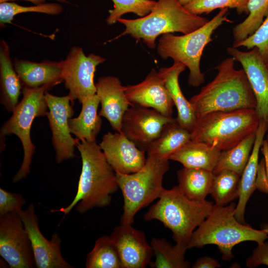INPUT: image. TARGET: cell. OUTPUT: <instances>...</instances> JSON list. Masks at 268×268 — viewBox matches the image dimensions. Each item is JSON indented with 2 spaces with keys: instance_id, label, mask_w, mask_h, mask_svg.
<instances>
[{
  "instance_id": "cell-1",
  "label": "cell",
  "mask_w": 268,
  "mask_h": 268,
  "mask_svg": "<svg viewBox=\"0 0 268 268\" xmlns=\"http://www.w3.org/2000/svg\"><path fill=\"white\" fill-rule=\"evenodd\" d=\"M82 160V169L77 191L71 203L67 207L51 212L68 214L75 206L83 214L94 208L109 205L112 195L119 189L116 174L107 161L100 145L96 141H79L76 144Z\"/></svg>"
},
{
  "instance_id": "cell-2",
  "label": "cell",
  "mask_w": 268,
  "mask_h": 268,
  "mask_svg": "<svg viewBox=\"0 0 268 268\" xmlns=\"http://www.w3.org/2000/svg\"><path fill=\"white\" fill-rule=\"evenodd\" d=\"M235 60L227 58L215 67L214 78L189 101L197 119L215 111L255 109L256 99L243 69L235 68Z\"/></svg>"
},
{
  "instance_id": "cell-3",
  "label": "cell",
  "mask_w": 268,
  "mask_h": 268,
  "mask_svg": "<svg viewBox=\"0 0 268 268\" xmlns=\"http://www.w3.org/2000/svg\"><path fill=\"white\" fill-rule=\"evenodd\" d=\"M236 206L232 202L223 206L214 204L210 214L193 232L188 249L215 245L222 260L230 261L234 257L232 249L236 245L245 241H254L258 244L265 242L268 234L264 230L255 229L236 219Z\"/></svg>"
},
{
  "instance_id": "cell-4",
  "label": "cell",
  "mask_w": 268,
  "mask_h": 268,
  "mask_svg": "<svg viewBox=\"0 0 268 268\" xmlns=\"http://www.w3.org/2000/svg\"><path fill=\"white\" fill-rule=\"evenodd\" d=\"M208 20L193 14L178 0H158L147 15L134 19L120 18L125 30L116 38L130 35L137 41L142 40L149 48L156 47L157 37L166 33L180 32L187 34L205 25Z\"/></svg>"
},
{
  "instance_id": "cell-5",
  "label": "cell",
  "mask_w": 268,
  "mask_h": 268,
  "mask_svg": "<svg viewBox=\"0 0 268 268\" xmlns=\"http://www.w3.org/2000/svg\"><path fill=\"white\" fill-rule=\"evenodd\" d=\"M214 204L206 200H190L178 186L164 189L158 201L151 205L143 218L149 221L157 220L172 233L176 244L187 247L191 237L211 212Z\"/></svg>"
},
{
  "instance_id": "cell-6",
  "label": "cell",
  "mask_w": 268,
  "mask_h": 268,
  "mask_svg": "<svg viewBox=\"0 0 268 268\" xmlns=\"http://www.w3.org/2000/svg\"><path fill=\"white\" fill-rule=\"evenodd\" d=\"M259 123L255 109L212 112L197 119L191 139L227 150L256 132Z\"/></svg>"
},
{
  "instance_id": "cell-7",
  "label": "cell",
  "mask_w": 268,
  "mask_h": 268,
  "mask_svg": "<svg viewBox=\"0 0 268 268\" xmlns=\"http://www.w3.org/2000/svg\"><path fill=\"white\" fill-rule=\"evenodd\" d=\"M228 8L220 9L210 21L198 29L181 36L163 34L159 39L157 53L163 59H172L174 62L188 67V84L198 87L204 82V74L200 69V61L205 46L211 42L213 32L224 22L233 23L227 18Z\"/></svg>"
},
{
  "instance_id": "cell-8",
  "label": "cell",
  "mask_w": 268,
  "mask_h": 268,
  "mask_svg": "<svg viewBox=\"0 0 268 268\" xmlns=\"http://www.w3.org/2000/svg\"><path fill=\"white\" fill-rule=\"evenodd\" d=\"M169 168V160L147 155L145 164L138 171L129 174L116 173L124 199L121 224H132L141 209L160 197L164 189L163 177Z\"/></svg>"
},
{
  "instance_id": "cell-9",
  "label": "cell",
  "mask_w": 268,
  "mask_h": 268,
  "mask_svg": "<svg viewBox=\"0 0 268 268\" xmlns=\"http://www.w3.org/2000/svg\"><path fill=\"white\" fill-rule=\"evenodd\" d=\"M46 91L48 89L46 86L37 88L23 87L22 100L13 111L11 117L0 129V137L14 134L19 138L22 145L23 159L19 169L13 178L14 183L26 178L30 173L35 150L30 136L31 128L35 118L45 116L48 112L45 98Z\"/></svg>"
},
{
  "instance_id": "cell-10",
  "label": "cell",
  "mask_w": 268,
  "mask_h": 268,
  "mask_svg": "<svg viewBox=\"0 0 268 268\" xmlns=\"http://www.w3.org/2000/svg\"><path fill=\"white\" fill-rule=\"evenodd\" d=\"M105 61L94 54L86 56L82 48L73 46L66 58L61 61L62 78L72 105L75 100L80 103L83 98L96 94L95 72L97 66Z\"/></svg>"
},
{
  "instance_id": "cell-11",
  "label": "cell",
  "mask_w": 268,
  "mask_h": 268,
  "mask_svg": "<svg viewBox=\"0 0 268 268\" xmlns=\"http://www.w3.org/2000/svg\"><path fill=\"white\" fill-rule=\"evenodd\" d=\"M0 256L11 268L36 267L28 233L16 212L0 215Z\"/></svg>"
},
{
  "instance_id": "cell-12",
  "label": "cell",
  "mask_w": 268,
  "mask_h": 268,
  "mask_svg": "<svg viewBox=\"0 0 268 268\" xmlns=\"http://www.w3.org/2000/svg\"><path fill=\"white\" fill-rule=\"evenodd\" d=\"M48 107L46 115L52 133V143L56 152V161L61 163L75 157V147L78 139H74L69 130L68 121L74 114L70 98L45 93Z\"/></svg>"
},
{
  "instance_id": "cell-13",
  "label": "cell",
  "mask_w": 268,
  "mask_h": 268,
  "mask_svg": "<svg viewBox=\"0 0 268 268\" xmlns=\"http://www.w3.org/2000/svg\"><path fill=\"white\" fill-rule=\"evenodd\" d=\"M175 120L153 109L132 105L123 116L121 132L138 148L146 151L165 126Z\"/></svg>"
},
{
  "instance_id": "cell-14",
  "label": "cell",
  "mask_w": 268,
  "mask_h": 268,
  "mask_svg": "<svg viewBox=\"0 0 268 268\" xmlns=\"http://www.w3.org/2000/svg\"><path fill=\"white\" fill-rule=\"evenodd\" d=\"M18 214L24 223L31 241L38 268H72L74 267L67 262L62 256V240L58 233L53 234L50 240L47 239L39 227V219L35 206L29 204L25 210Z\"/></svg>"
},
{
  "instance_id": "cell-15",
  "label": "cell",
  "mask_w": 268,
  "mask_h": 268,
  "mask_svg": "<svg viewBox=\"0 0 268 268\" xmlns=\"http://www.w3.org/2000/svg\"><path fill=\"white\" fill-rule=\"evenodd\" d=\"M99 145L116 173H133L145 163V151L138 148L122 132L105 134Z\"/></svg>"
},
{
  "instance_id": "cell-16",
  "label": "cell",
  "mask_w": 268,
  "mask_h": 268,
  "mask_svg": "<svg viewBox=\"0 0 268 268\" xmlns=\"http://www.w3.org/2000/svg\"><path fill=\"white\" fill-rule=\"evenodd\" d=\"M227 52L241 64L256 99L259 119L268 123V69L258 49L244 52L229 47Z\"/></svg>"
},
{
  "instance_id": "cell-17",
  "label": "cell",
  "mask_w": 268,
  "mask_h": 268,
  "mask_svg": "<svg viewBox=\"0 0 268 268\" xmlns=\"http://www.w3.org/2000/svg\"><path fill=\"white\" fill-rule=\"evenodd\" d=\"M110 236L118 249L123 268H145L149 265L153 251L143 232L132 224H121Z\"/></svg>"
},
{
  "instance_id": "cell-18",
  "label": "cell",
  "mask_w": 268,
  "mask_h": 268,
  "mask_svg": "<svg viewBox=\"0 0 268 268\" xmlns=\"http://www.w3.org/2000/svg\"><path fill=\"white\" fill-rule=\"evenodd\" d=\"M126 96L132 105L152 108L172 117L174 102L164 78L153 68L141 82L126 86Z\"/></svg>"
},
{
  "instance_id": "cell-19",
  "label": "cell",
  "mask_w": 268,
  "mask_h": 268,
  "mask_svg": "<svg viewBox=\"0 0 268 268\" xmlns=\"http://www.w3.org/2000/svg\"><path fill=\"white\" fill-rule=\"evenodd\" d=\"M95 85L101 104L99 116L105 118L114 130L121 132L124 114L132 105L126 96V86L118 77L112 76L100 77Z\"/></svg>"
},
{
  "instance_id": "cell-20",
  "label": "cell",
  "mask_w": 268,
  "mask_h": 268,
  "mask_svg": "<svg viewBox=\"0 0 268 268\" xmlns=\"http://www.w3.org/2000/svg\"><path fill=\"white\" fill-rule=\"evenodd\" d=\"M13 65L23 87L37 88L46 86L50 90L63 82L61 61L45 60L35 62L15 58Z\"/></svg>"
},
{
  "instance_id": "cell-21",
  "label": "cell",
  "mask_w": 268,
  "mask_h": 268,
  "mask_svg": "<svg viewBox=\"0 0 268 268\" xmlns=\"http://www.w3.org/2000/svg\"><path fill=\"white\" fill-rule=\"evenodd\" d=\"M268 130V123L264 120H260L250 157L240 177L239 200L236 206L235 216L236 219L243 224H246L245 213L247 202L257 189L256 181L259 163L258 161L259 152Z\"/></svg>"
},
{
  "instance_id": "cell-22",
  "label": "cell",
  "mask_w": 268,
  "mask_h": 268,
  "mask_svg": "<svg viewBox=\"0 0 268 268\" xmlns=\"http://www.w3.org/2000/svg\"><path fill=\"white\" fill-rule=\"evenodd\" d=\"M186 67L181 63L174 62L169 67H161L158 72L164 78L165 86L176 107L177 122L191 132L197 118L193 107L189 100L184 96L179 82V75Z\"/></svg>"
},
{
  "instance_id": "cell-23",
  "label": "cell",
  "mask_w": 268,
  "mask_h": 268,
  "mask_svg": "<svg viewBox=\"0 0 268 268\" xmlns=\"http://www.w3.org/2000/svg\"><path fill=\"white\" fill-rule=\"evenodd\" d=\"M22 84L12 62L9 47L3 39L0 41V102L6 111L12 112L22 92Z\"/></svg>"
},
{
  "instance_id": "cell-24",
  "label": "cell",
  "mask_w": 268,
  "mask_h": 268,
  "mask_svg": "<svg viewBox=\"0 0 268 268\" xmlns=\"http://www.w3.org/2000/svg\"><path fill=\"white\" fill-rule=\"evenodd\" d=\"M80 103L82 108L79 115L68 121L70 133L79 141H96L102 125L98 114L99 99L96 94L83 98Z\"/></svg>"
},
{
  "instance_id": "cell-25",
  "label": "cell",
  "mask_w": 268,
  "mask_h": 268,
  "mask_svg": "<svg viewBox=\"0 0 268 268\" xmlns=\"http://www.w3.org/2000/svg\"><path fill=\"white\" fill-rule=\"evenodd\" d=\"M221 151L204 142L191 139L170 157L184 167L213 172Z\"/></svg>"
},
{
  "instance_id": "cell-26",
  "label": "cell",
  "mask_w": 268,
  "mask_h": 268,
  "mask_svg": "<svg viewBox=\"0 0 268 268\" xmlns=\"http://www.w3.org/2000/svg\"><path fill=\"white\" fill-rule=\"evenodd\" d=\"M191 139V132L176 119L166 124L159 136L149 145L147 155L170 160V157Z\"/></svg>"
},
{
  "instance_id": "cell-27",
  "label": "cell",
  "mask_w": 268,
  "mask_h": 268,
  "mask_svg": "<svg viewBox=\"0 0 268 268\" xmlns=\"http://www.w3.org/2000/svg\"><path fill=\"white\" fill-rule=\"evenodd\" d=\"M178 188L191 200L203 201L210 194L214 174L212 171L184 167L177 172Z\"/></svg>"
},
{
  "instance_id": "cell-28",
  "label": "cell",
  "mask_w": 268,
  "mask_h": 268,
  "mask_svg": "<svg viewBox=\"0 0 268 268\" xmlns=\"http://www.w3.org/2000/svg\"><path fill=\"white\" fill-rule=\"evenodd\" d=\"M155 260L149 264L152 268H188L190 262L185 260L187 247L172 245L164 238H153L150 243Z\"/></svg>"
},
{
  "instance_id": "cell-29",
  "label": "cell",
  "mask_w": 268,
  "mask_h": 268,
  "mask_svg": "<svg viewBox=\"0 0 268 268\" xmlns=\"http://www.w3.org/2000/svg\"><path fill=\"white\" fill-rule=\"evenodd\" d=\"M256 132L250 134L233 148L221 151L213 171L214 174L223 170H229L241 176L250 157Z\"/></svg>"
},
{
  "instance_id": "cell-30",
  "label": "cell",
  "mask_w": 268,
  "mask_h": 268,
  "mask_svg": "<svg viewBox=\"0 0 268 268\" xmlns=\"http://www.w3.org/2000/svg\"><path fill=\"white\" fill-rule=\"evenodd\" d=\"M86 268H123L118 249L110 236L97 239L87 254Z\"/></svg>"
},
{
  "instance_id": "cell-31",
  "label": "cell",
  "mask_w": 268,
  "mask_h": 268,
  "mask_svg": "<svg viewBox=\"0 0 268 268\" xmlns=\"http://www.w3.org/2000/svg\"><path fill=\"white\" fill-rule=\"evenodd\" d=\"M240 177L229 170H223L214 174L210 194L215 204L225 205L238 198Z\"/></svg>"
},
{
  "instance_id": "cell-32",
  "label": "cell",
  "mask_w": 268,
  "mask_h": 268,
  "mask_svg": "<svg viewBox=\"0 0 268 268\" xmlns=\"http://www.w3.org/2000/svg\"><path fill=\"white\" fill-rule=\"evenodd\" d=\"M247 6L248 16L233 28V45L253 34L268 15V0H249Z\"/></svg>"
},
{
  "instance_id": "cell-33",
  "label": "cell",
  "mask_w": 268,
  "mask_h": 268,
  "mask_svg": "<svg viewBox=\"0 0 268 268\" xmlns=\"http://www.w3.org/2000/svg\"><path fill=\"white\" fill-rule=\"evenodd\" d=\"M63 11V6L58 3H44L33 6H23L14 2L0 3V26L3 27L10 23L17 14L26 12L42 13L58 15Z\"/></svg>"
},
{
  "instance_id": "cell-34",
  "label": "cell",
  "mask_w": 268,
  "mask_h": 268,
  "mask_svg": "<svg viewBox=\"0 0 268 268\" xmlns=\"http://www.w3.org/2000/svg\"><path fill=\"white\" fill-rule=\"evenodd\" d=\"M113 8L108 10L106 19L108 25H112L125 14L134 13L139 17L149 14L154 7L156 1L153 0H112Z\"/></svg>"
},
{
  "instance_id": "cell-35",
  "label": "cell",
  "mask_w": 268,
  "mask_h": 268,
  "mask_svg": "<svg viewBox=\"0 0 268 268\" xmlns=\"http://www.w3.org/2000/svg\"><path fill=\"white\" fill-rule=\"evenodd\" d=\"M249 0H195L184 6L190 12L201 15L208 14L217 8H235L238 14H249L248 3Z\"/></svg>"
},
{
  "instance_id": "cell-36",
  "label": "cell",
  "mask_w": 268,
  "mask_h": 268,
  "mask_svg": "<svg viewBox=\"0 0 268 268\" xmlns=\"http://www.w3.org/2000/svg\"><path fill=\"white\" fill-rule=\"evenodd\" d=\"M234 48L244 47L247 49L256 47L266 64L268 63V15L251 35L232 45Z\"/></svg>"
},
{
  "instance_id": "cell-37",
  "label": "cell",
  "mask_w": 268,
  "mask_h": 268,
  "mask_svg": "<svg viewBox=\"0 0 268 268\" xmlns=\"http://www.w3.org/2000/svg\"><path fill=\"white\" fill-rule=\"evenodd\" d=\"M25 203L26 201L21 194L0 188V215L11 212L18 213Z\"/></svg>"
},
{
  "instance_id": "cell-38",
  "label": "cell",
  "mask_w": 268,
  "mask_h": 268,
  "mask_svg": "<svg viewBox=\"0 0 268 268\" xmlns=\"http://www.w3.org/2000/svg\"><path fill=\"white\" fill-rule=\"evenodd\" d=\"M246 266L253 268L261 265L268 266V243H264L258 244L252 254L246 260Z\"/></svg>"
},
{
  "instance_id": "cell-39",
  "label": "cell",
  "mask_w": 268,
  "mask_h": 268,
  "mask_svg": "<svg viewBox=\"0 0 268 268\" xmlns=\"http://www.w3.org/2000/svg\"><path fill=\"white\" fill-rule=\"evenodd\" d=\"M256 186L260 191L268 194V178L264 158L259 163Z\"/></svg>"
},
{
  "instance_id": "cell-40",
  "label": "cell",
  "mask_w": 268,
  "mask_h": 268,
  "mask_svg": "<svg viewBox=\"0 0 268 268\" xmlns=\"http://www.w3.org/2000/svg\"><path fill=\"white\" fill-rule=\"evenodd\" d=\"M220 267V265L215 259L204 256L198 259L192 266L193 268H216Z\"/></svg>"
},
{
  "instance_id": "cell-41",
  "label": "cell",
  "mask_w": 268,
  "mask_h": 268,
  "mask_svg": "<svg viewBox=\"0 0 268 268\" xmlns=\"http://www.w3.org/2000/svg\"><path fill=\"white\" fill-rule=\"evenodd\" d=\"M265 162L267 175L268 178V134L264 139L261 147Z\"/></svg>"
},
{
  "instance_id": "cell-42",
  "label": "cell",
  "mask_w": 268,
  "mask_h": 268,
  "mask_svg": "<svg viewBox=\"0 0 268 268\" xmlns=\"http://www.w3.org/2000/svg\"><path fill=\"white\" fill-rule=\"evenodd\" d=\"M12 0H0V3L3 2L9 1H12ZM23 0L28 1L35 4V5H37V4L44 3H45V1L47 0ZM56 0V1L62 2V3H69V1H68L67 0Z\"/></svg>"
},
{
  "instance_id": "cell-43",
  "label": "cell",
  "mask_w": 268,
  "mask_h": 268,
  "mask_svg": "<svg viewBox=\"0 0 268 268\" xmlns=\"http://www.w3.org/2000/svg\"><path fill=\"white\" fill-rule=\"evenodd\" d=\"M182 5L185 6L195 0H178Z\"/></svg>"
},
{
  "instance_id": "cell-44",
  "label": "cell",
  "mask_w": 268,
  "mask_h": 268,
  "mask_svg": "<svg viewBox=\"0 0 268 268\" xmlns=\"http://www.w3.org/2000/svg\"><path fill=\"white\" fill-rule=\"evenodd\" d=\"M261 229L264 230L268 234V223L263 224Z\"/></svg>"
},
{
  "instance_id": "cell-45",
  "label": "cell",
  "mask_w": 268,
  "mask_h": 268,
  "mask_svg": "<svg viewBox=\"0 0 268 268\" xmlns=\"http://www.w3.org/2000/svg\"><path fill=\"white\" fill-rule=\"evenodd\" d=\"M266 66H267V68L268 69V63L266 64Z\"/></svg>"
}]
</instances>
